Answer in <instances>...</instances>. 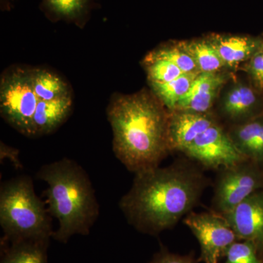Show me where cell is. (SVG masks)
Here are the masks:
<instances>
[{
  "mask_svg": "<svg viewBox=\"0 0 263 263\" xmlns=\"http://www.w3.org/2000/svg\"><path fill=\"white\" fill-rule=\"evenodd\" d=\"M149 263H196L191 256H181L171 253L166 249H162L156 254Z\"/></svg>",
  "mask_w": 263,
  "mask_h": 263,
  "instance_id": "603a6c76",
  "label": "cell"
},
{
  "mask_svg": "<svg viewBox=\"0 0 263 263\" xmlns=\"http://www.w3.org/2000/svg\"><path fill=\"white\" fill-rule=\"evenodd\" d=\"M228 133L243 157L263 167V115L233 124Z\"/></svg>",
  "mask_w": 263,
  "mask_h": 263,
  "instance_id": "5bb4252c",
  "label": "cell"
},
{
  "mask_svg": "<svg viewBox=\"0 0 263 263\" xmlns=\"http://www.w3.org/2000/svg\"><path fill=\"white\" fill-rule=\"evenodd\" d=\"M142 64L146 71L149 85L171 82L184 73L172 62L148 54L144 57Z\"/></svg>",
  "mask_w": 263,
  "mask_h": 263,
  "instance_id": "ffe728a7",
  "label": "cell"
},
{
  "mask_svg": "<svg viewBox=\"0 0 263 263\" xmlns=\"http://www.w3.org/2000/svg\"><path fill=\"white\" fill-rule=\"evenodd\" d=\"M217 122L210 113L170 112L168 134L171 151L183 152L197 136Z\"/></svg>",
  "mask_w": 263,
  "mask_h": 263,
  "instance_id": "7c38bea8",
  "label": "cell"
},
{
  "mask_svg": "<svg viewBox=\"0 0 263 263\" xmlns=\"http://www.w3.org/2000/svg\"><path fill=\"white\" fill-rule=\"evenodd\" d=\"M181 45L193 57L200 73L221 72L227 69L215 48L205 38L181 41Z\"/></svg>",
  "mask_w": 263,
  "mask_h": 263,
  "instance_id": "2e32d148",
  "label": "cell"
},
{
  "mask_svg": "<svg viewBox=\"0 0 263 263\" xmlns=\"http://www.w3.org/2000/svg\"><path fill=\"white\" fill-rule=\"evenodd\" d=\"M231 76L227 71L199 74L187 93L180 99L174 110L209 113L219 93L231 79Z\"/></svg>",
  "mask_w": 263,
  "mask_h": 263,
  "instance_id": "8fae6325",
  "label": "cell"
},
{
  "mask_svg": "<svg viewBox=\"0 0 263 263\" xmlns=\"http://www.w3.org/2000/svg\"><path fill=\"white\" fill-rule=\"evenodd\" d=\"M183 221L198 240L200 259L205 263H218L238 239L226 218L217 213L190 212Z\"/></svg>",
  "mask_w": 263,
  "mask_h": 263,
  "instance_id": "52a82bcc",
  "label": "cell"
},
{
  "mask_svg": "<svg viewBox=\"0 0 263 263\" xmlns=\"http://www.w3.org/2000/svg\"><path fill=\"white\" fill-rule=\"evenodd\" d=\"M257 254V249L251 242L235 241L227 250L224 263H262Z\"/></svg>",
  "mask_w": 263,
  "mask_h": 263,
  "instance_id": "44dd1931",
  "label": "cell"
},
{
  "mask_svg": "<svg viewBox=\"0 0 263 263\" xmlns=\"http://www.w3.org/2000/svg\"><path fill=\"white\" fill-rule=\"evenodd\" d=\"M208 169H221L247 160L218 122L195 138L182 152Z\"/></svg>",
  "mask_w": 263,
  "mask_h": 263,
  "instance_id": "ba28073f",
  "label": "cell"
},
{
  "mask_svg": "<svg viewBox=\"0 0 263 263\" xmlns=\"http://www.w3.org/2000/svg\"><path fill=\"white\" fill-rule=\"evenodd\" d=\"M92 0H43L44 9L55 21L63 20L80 25L91 10Z\"/></svg>",
  "mask_w": 263,
  "mask_h": 263,
  "instance_id": "e0dca14e",
  "label": "cell"
},
{
  "mask_svg": "<svg viewBox=\"0 0 263 263\" xmlns=\"http://www.w3.org/2000/svg\"><path fill=\"white\" fill-rule=\"evenodd\" d=\"M50 240H2L0 263H47Z\"/></svg>",
  "mask_w": 263,
  "mask_h": 263,
  "instance_id": "9a60e30c",
  "label": "cell"
},
{
  "mask_svg": "<svg viewBox=\"0 0 263 263\" xmlns=\"http://www.w3.org/2000/svg\"><path fill=\"white\" fill-rule=\"evenodd\" d=\"M262 38H263V34H262Z\"/></svg>",
  "mask_w": 263,
  "mask_h": 263,
  "instance_id": "d4e9b609",
  "label": "cell"
},
{
  "mask_svg": "<svg viewBox=\"0 0 263 263\" xmlns=\"http://www.w3.org/2000/svg\"><path fill=\"white\" fill-rule=\"evenodd\" d=\"M0 224L3 240L8 243L50 240L53 236L51 219L28 176H19L2 185Z\"/></svg>",
  "mask_w": 263,
  "mask_h": 263,
  "instance_id": "5b68a950",
  "label": "cell"
},
{
  "mask_svg": "<svg viewBox=\"0 0 263 263\" xmlns=\"http://www.w3.org/2000/svg\"><path fill=\"white\" fill-rule=\"evenodd\" d=\"M107 114L113 131L114 154L131 172L158 167L172 152L170 112L152 90L114 94Z\"/></svg>",
  "mask_w": 263,
  "mask_h": 263,
  "instance_id": "3957f363",
  "label": "cell"
},
{
  "mask_svg": "<svg viewBox=\"0 0 263 263\" xmlns=\"http://www.w3.org/2000/svg\"><path fill=\"white\" fill-rule=\"evenodd\" d=\"M200 72L183 73L177 79L164 84H151V90L169 112L176 108L180 99L187 93L193 81Z\"/></svg>",
  "mask_w": 263,
  "mask_h": 263,
  "instance_id": "ac0fdd59",
  "label": "cell"
},
{
  "mask_svg": "<svg viewBox=\"0 0 263 263\" xmlns=\"http://www.w3.org/2000/svg\"><path fill=\"white\" fill-rule=\"evenodd\" d=\"M72 103L70 85L49 69L13 66L2 76V117L24 136H45L56 130L70 116Z\"/></svg>",
  "mask_w": 263,
  "mask_h": 263,
  "instance_id": "7a4b0ae2",
  "label": "cell"
},
{
  "mask_svg": "<svg viewBox=\"0 0 263 263\" xmlns=\"http://www.w3.org/2000/svg\"><path fill=\"white\" fill-rule=\"evenodd\" d=\"M242 70L247 72L251 84L263 93V46L243 64Z\"/></svg>",
  "mask_w": 263,
  "mask_h": 263,
  "instance_id": "7402d4cb",
  "label": "cell"
},
{
  "mask_svg": "<svg viewBox=\"0 0 263 263\" xmlns=\"http://www.w3.org/2000/svg\"><path fill=\"white\" fill-rule=\"evenodd\" d=\"M219 111L233 125L252 120L263 115L262 92L251 83L235 81L221 97Z\"/></svg>",
  "mask_w": 263,
  "mask_h": 263,
  "instance_id": "30bf717a",
  "label": "cell"
},
{
  "mask_svg": "<svg viewBox=\"0 0 263 263\" xmlns=\"http://www.w3.org/2000/svg\"><path fill=\"white\" fill-rule=\"evenodd\" d=\"M206 38L215 48L227 69H233L249 61L263 46V38L250 35L213 33Z\"/></svg>",
  "mask_w": 263,
  "mask_h": 263,
  "instance_id": "4fadbf2b",
  "label": "cell"
},
{
  "mask_svg": "<svg viewBox=\"0 0 263 263\" xmlns=\"http://www.w3.org/2000/svg\"><path fill=\"white\" fill-rule=\"evenodd\" d=\"M238 239L253 243L257 252H263V190L245 199L222 215Z\"/></svg>",
  "mask_w": 263,
  "mask_h": 263,
  "instance_id": "9c48e42d",
  "label": "cell"
},
{
  "mask_svg": "<svg viewBox=\"0 0 263 263\" xmlns=\"http://www.w3.org/2000/svg\"><path fill=\"white\" fill-rule=\"evenodd\" d=\"M13 0H1V5L2 7H3V8L5 9V8H9L10 5H11L12 2Z\"/></svg>",
  "mask_w": 263,
  "mask_h": 263,
  "instance_id": "cb8c5ba5",
  "label": "cell"
},
{
  "mask_svg": "<svg viewBox=\"0 0 263 263\" xmlns=\"http://www.w3.org/2000/svg\"><path fill=\"white\" fill-rule=\"evenodd\" d=\"M147 54L172 62L177 65L184 73L200 72L193 57L183 47L181 41L164 43L148 52Z\"/></svg>",
  "mask_w": 263,
  "mask_h": 263,
  "instance_id": "d6986e66",
  "label": "cell"
},
{
  "mask_svg": "<svg viewBox=\"0 0 263 263\" xmlns=\"http://www.w3.org/2000/svg\"><path fill=\"white\" fill-rule=\"evenodd\" d=\"M263 189V167L249 160L219 169L214 190V212L224 215Z\"/></svg>",
  "mask_w": 263,
  "mask_h": 263,
  "instance_id": "8992f818",
  "label": "cell"
},
{
  "mask_svg": "<svg viewBox=\"0 0 263 263\" xmlns=\"http://www.w3.org/2000/svg\"><path fill=\"white\" fill-rule=\"evenodd\" d=\"M208 184L203 173L190 162L158 166L136 174L119 208L137 230L156 235L192 212Z\"/></svg>",
  "mask_w": 263,
  "mask_h": 263,
  "instance_id": "6da1fadb",
  "label": "cell"
},
{
  "mask_svg": "<svg viewBox=\"0 0 263 263\" xmlns=\"http://www.w3.org/2000/svg\"><path fill=\"white\" fill-rule=\"evenodd\" d=\"M37 178L48 184V211L59 221L52 238L65 243L73 235L89 234L98 219L99 205L86 171L64 158L43 165Z\"/></svg>",
  "mask_w": 263,
  "mask_h": 263,
  "instance_id": "277c9868",
  "label": "cell"
}]
</instances>
